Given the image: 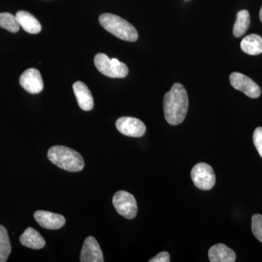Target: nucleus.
<instances>
[{
  "instance_id": "obj_22",
  "label": "nucleus",
  "mask_w": 262,
  "mask_h": 262,
  "mask_svg": "<svg viewBox=\"0 0 262 262\" xmlns=\"http://www.w3.org/2000/svg\"><path fill=\"white\" fill-rule=\"evenodd\" d=\"M149 262H169L170 261V255L166 251L158 253L154 258L150 259Z\"/></svg>"
},
{
  "instance_id": "obj_16",
  "label": "nucleus",
  "mask_w": 262,
  "mask_h": 262,
  "mask_svg": "<svg viewBox=\"0 0 262 262\" xmlns=\"http://www.w3.org/2000/svg\"><path fill=\"white\" fill-rule=\"evenodd\" d=\"M242 51L246 54L256 56L262 53V37L257 34H250L243 39L241 43Z\"/></svg>"
},
{
  "instance_id": "obj_6",
  "label": "nucleus",
  "mask_w": 262,
  "mask_h": 262,
  "mask_svg": "<svg viewBox=\"0 0 262 262\" xmlns=\"http://www.w3.org/2000/svg\"><path fill=\"white\" fill-rule=\"evenodd\" d=\"M113 203L119 214L127 220H133L137 215V203L134 195L126 191H119L113 196Z\"/></svg>"
},
{
  "instance_id": "obj_11",
  "label": "nucleus",
  "mask_w": 262,
  "mask_h": 262,
  "mask_svg": "<svg viewBox=\"0 0 262 262\" xmlns=\"http://www.w3.org/2000/svg\"><path fill=\"white\" fill-rule=\"evenodd\" d=\"M34 217V220L41 227L51 230L61 229L66 223V220L63 215L49 211H36Z\"/></svg>"
},
{
  "instance_id": "obj_3",
  "label": "nucleus",
  "mask_w": 262,
  "mask_h": 262,
  "mask_svg": "<svg viewBox=\"0 0 262 262\" xmlns=\"http://www.w3.org/2000/svg\"><path fill=\"white\" fill-rule=\"evenodd\" d=\"M99 22L107 32L122 40L135 42L139 37L135 27L116 15L103 13L100 15Z\"/></svg>"
},
{
  "instance_id": "obj_5",
  "label": "nucleus",
  "mask_w": 262,
  "mask_h": 262,
  "mask_svg": "<svg viewBox=\"0 0 262 262\" xmlns=\"http://www.w3.org/2000/svg\"><path fill=\"white\" fill-rule=\"evenodd\" d=\"M191 177L195 187L201 190H210L214 187V170L208 164L200 163L194 165L191 171Z\"/></svg>"
},
{
  "instance_id": "obj_13",
  "label": "nucleus",
  "mask_w": 262,
  "mask_h": 262,
  "mask_svg": "<svg viewBox=\"0 0 262 262\" xmlns=\"http://www.w3.org/2000/svg\"><path fill=\"white\" fill-rule=\"evenodd\" d=\"M208 258L211 262H234L235 253L223 244H215L208 251Z\"/></svg>"
},
{
  "instance_id": "obj_17",
  "label": "nucleus",
  "mask_w": 262,
  "mask_h": 262,
  "mask_svg": "<svg viewBox=\"0 0 262 262\" xmlns=\"http://www.w3.org/2000/svg\"><path fill=\"white\" fill-rule=\"evenodd\" d=\"M251 24L250 14L248 10H243L237 14V20L234 24L233 34L234 37H241L247 32Z\"/></svg>"
},
{
  "instance_id": "obj_7",
  "label": "nucleus",
  "mask_w": 262,
  "mask_h": 262,
  "mask_svg": "<svg viewBox=\"0 0 262 262\" xmlns=\"http://www.w3.org/2000/svg\"><path fill=\"white\" fill-rule=\"evenodd\" d=\"M229 80L234 89L241 91L248 97L257 98L261 95V89L259 86L244 74L233 72L231 74Z\"/></svg>"
},
{
  "instance_id": "obj_4",
  "label": "nucleus",
  "mask_w": 262,
  "mask_h": 262,
  "mask_svg": "<svg viewBox=\"0 0 262 262\" xmlns=\"http://www.w3.org/2000/svg\"><path fill=\"white\" fill-rule=\"evenodd\" d=\"M94 63L101 74L111 78H124L128 74V68L125 63L117 58L111 59L103 53H98L95 56Z\"/></svg>"
},
{
  "instance_id": "obj_18",
  "label": "nucleus",
  "mask_w": 262,
  "mask_h": 262,
  "mask_svg": "<svg viewBox=\"0 0 262 262\" xmlns=\"http://www.w3.org/2000/svg\"><path fill=\"white\" fill-rule=\"evenodd\" d=\"M11 249L8 231L4 226L0 225V262L7 261Z\"/></svg>"
},
{
  "instance_id": "obj_15",
  "label": "nucleus",
  "mask_w": 262,
  "mask_h": 262,
  "mask_svg": "<svg viewBox=\"0 0 262 262\" xmlns=\"http://www.w3.org/2000/svg\"><path fill=\"white\" fill-rule=\"evenodd\" d=\"M20 244L32 249H41L46 246V241L35 229L29 227L20 237Z\"/></svg>"
},
{
  "instance_id": "obj_20",
  "label": "nucleus",
  "mask_w": 262,
  "mask_h": 262,
  "mask_svg": "<svg viewBox=\"0 0 262 262\" xmlns=\"http://www.w3.org/2000/svg\"><path fill=\"white\" fill-rule=\"evenodd\" d=\"M251 229L256 238L262 243V215H253L251 219Z\"/></svg>"
},
{
  "instance_id": "obj_19",
  "label": "nucleus",
  "mask_w": 262,
  "mask_h": 262,
  "mask_svg": "<svg viewBox=\"0 0 262 262\" xmlns=\"http://www.w3.org/2000/svg\"><path fill=\"white\" fill-rule=\"evenodd\" d=\"M0 27L12 33L18 32L20 28L16 17L10 13H0Z\"/></svg>"
},
{
  "instance_id": "obj_14",
  "label": "nucleus",
  "mask_w": 262,
  "mask_h": 262,
  "mask_svg": "<svg viewBox=\"0 0 262 262\" xmlns=\"http://www.w3.org/2000/svg\"><path fill=\"white\" fill-rule=\"evenodd\" d=\"M15 17L20 27H21L26 32L30 34H37L41 32L42 27L40 23L29 12L20 10L17 12Z\"/></svg>"
},
{
  "instance_id": "obj_9",
  "label": "nucleus",
  "mask_w": 262,
  "mask_h": 262,
  "mask_svg": "<svg viewBox=\"0 0 262 262\" xmlns=\"http://www.w3.org/2000/svg\"><path fill=\"white\" fill-rule=\"evenodd\" d=\"M20 86L31 94H37L42 91L44 84L40 72L36 69H29L20 76Z\"/></svg>"
},
{
  "instance_id": "obj_2",
  "label": "nucleus",
  "mask_w": 262,
  "mask_h": 262,
  "mask_svg": "<svg viewBox=\"0 0 262 262\" xmlns=\"http://www.w3.org/2000/svg\"><path fill=\"white\" fill-rule=\"evenodd\" d=\"M48 158L58 168L70 172H78L84 168V160L80 153L63 146H54L48 150Z\"/></svg>"
},
{
  "instance_id": "obj_8",
  "label": "nucleus",
  "mask_w": 262,
  "mask_h": 262,
  "mask_svg": "<svg viewBox=\"0 0 262 262\" xmlns=\"http://www.w3.org/2000/svg\"><path fill=\"white\" fill-rule=\"evenodd\" d=\"M116 127L119 132L130 137H141L146 132L144 122L135 117H122L116 122Z\"/></svg>"
},
{
  "instance_id": "obj_10",
  "label": "nucleus",
  "mask_w": 262,
  "mask_h": 262,
  "mask_svg": "<svg viewBox=\"0 0 262 262\" xmlns=\"http://www.w3.org/2000/svg\"><path fill=\"white\" fill-rule=\"evenodd\" d=\"M102 251L99 244L92 236H89L84 241L80 253V261L103 262Z\"/></svg>"
},
{
  "instance_id": "obj_23",
  "label": "nucleus",
  "mask_w": 262,
  "mask_h": 262,
  "mask_svg": "<svg viewBox=\"0 0 262 262\" xmlns=\"http://www.w3.org/2000/svg\"><path fill=\"white\" fill-rule=\"evenodd\" d=\"M259 18H260V20H261V21L262 23V7H261V10H260Z\"/></svg>"
},
{
  "instance_id": "obj_12",
  "label": "nucleus",
  "mask_w": 262,
  "mask_h": 262,
  "mask_svg": "<svg viewBox=\"0 0 262 262\" xmlns=\"http://www.w3.org/2000/svg\"><path fill=\"white\" fill-rule=\"evenodd\" d=\"M73 91L79 106L84 111H91L94 106L92 94L84 82L78 81L73 84Z\"/></svg>"
},
{
  "instance_id": "obj_21",
  "label": "nucleus",
  "mask_w": 262,
  "mask_h": 262,
  "mask_svg": "<svg viewBox=\"0 0 262 262\" xmlns=\"http://www.w3.org/2000/svg\"><path fill=\"white\" fill-rule=\"evenodd\" d=\"M253 144L255 147L257 149L258 154L262 158V127H258L253 132Z\"/></svg>"
},
{
  "instance_id": "obj_1",
  "label": "nucleus",
  "mask_w": 262,
  "mask_h": 262,
  "mask_svg": "<svg viewBox=\"0 0 262 262\" xmlns=\"http://www.w3.org/2000/svg\"><path fill=\"white\" fill-rule=\"evenodd\" d=\"M189 98L187 91L180 83H175L163 98L164 115L171 125L182 123L187 116Z\"/></svg>"
}]
</instances>
